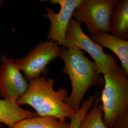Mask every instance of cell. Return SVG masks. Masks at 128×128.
Masks as SVG:
<instances>
[{"label": "cell", "mask_w": 128, "mask_h": 128, "mask_svg": "<svg viewBox=\"0 0 128 128\" xmlns=\"http://www.w3.org/2000/svg\"><path fill=\"white\" fill-rule=\"evenodd\" d=\"M37 116L36 112L23 109L17 102L0 99V123L4 124L8 128H13L21 120Z\"/></svg>", "instance_id": "11"}, {"label": "cell", "mask_w": 128, "mask_h": 128, "mask_svg": "<svg viewBox=\"0 0 128 128\" xmlns=\"http://www.w3.org/2000/svg\"><path fill=\"white\" fill-rule=\"evenodd\" d=\"M0 66V96L3 99L17 102L27 90L28 82L24 78L15 60L1 56Z\"/></svg>", "instance_id": "8"}, {"label": "cell", "mask_w": 128, "mask_h": 128, "mask_svg": "<svg viewBox=\"0 0 128 128\" xmlns=\"http://www.w3.org/2000/svg\"><path fill=\"white\" fill-rule=\"evenodd\" d=\"M69 123L50 116H37L24 119L14 124L12 128H68Z\"/></svg>", "instance_id": "12"}, {"label": "cell", "mask_w": 128, "mask_h": 128, "mask_svg": "<svg viewBox=\"0 0 128 128\" xmlns=\"http://www.w3.org/2000/svg\"><path fill=\"white\" fill-rule=\"evenodd\" d=\"M52 4L60 6V12H56L51 7L46 9V14L44 17L48 18L50 22V27L48 34L47 40L56 42L64 48V41L69 24L73 18L76 9L80 4L82 0H49Z\"/></svg>", "instance_id": "7"}, {"label": "cell", "mask_w": 128, "mask_h": 128, "mask_svg": "<svg viewBox=\"0 0 128 128\" xmlns=\"http://www.w3.org/2000/svg\"><path fill=\"white\" fill-rule=\"evenodd\" d=\"M64 48H75L86 52L94 60L101 74L104 75L120 67L114 56L106 53L102 46L95 43L86 34L81 24L72 18L64 41Z\"/></svg>", "instance_id": "4"}, {"label": "cell", "mask_w": 128, "mask_h": 128, "mask_svg": "<svg viewBox=\"0 0 128 128\" xmlns=\"http://www.w3.org/2000/svg\"><path fill=\"white\" fill-rule=\"evenodd\" d=\"M28 82L27 90L17 101L18 105L32 107L38 116H53L62 120L72 118L76 112L69 105L66 88L55 90V80L44 76Z\"/></svg>", "instance_id": "1"}, {"label": "cell", "mask_w": 128, "mask_h": 128, "mask_svg": "<svg viewBox=\"0 0 128 128\" xmlns=\"http://www.w3.org/2000/svg\"><path fill=\"white\" fill-rule=\"evenodd\" d=\"M110 34L128 40V0H118L115 5L110 19Z\"/></svg>", "instance_id": "10"}, {"label": "cell", "mask_w": 128, "mask_h": 128, "mask_svg": "<svg viewBox=\"0 0 128 128\" xmlns=\"http://www.w3.org/2000/svg\"><path fill=\"white\" fill-rule=\"evenodd\" d=\"M63 49L54 41L46 40L39 43L27 56L15 60V62L29 81L40 76L41 74H47L49 71L48 65L59 58Z\"/></svg>", "instance_id": "6"}, {"label": "cell", "mask_w": 128, "mask_h": 128, "mask_svg": "<svg viewBox=\"0 0 128 128\" xmlns=\"http://www.w3.org/2000/svg\"><path fill=\"white\" fill-rule=\"evenodd\" d=\"M128 76L122 67L104 75L100 101L107 128H128Z\"/></svg>", "instance_id": "3"}, {"label": "cell", "mask_w": 128, "mask_h": 128, "mask_svg": "<svg viewBox=\"0 0 128 128\" xmlns=\"http://www.w3.org/2000/svg\"><path fill=\"white\" fill-rule=\"evenodd\" d=\"M0 128H2V127L1 126V125H0Z\"/></svg>", "instance_id": "15"}, {"label": "cell", "mask_w": 128, "mask_h": 128, "mask_svg": "<svg viewBox=\"0 0 128 128\" xmlns=\"http://www.w3.org/2000/svg\"><path fill=\"white\" fill-rule=\"evenodd\" d=\"M89 37L95 43L112 51L118 58L122 68L128 75V40H122L106 32H101Z\"/></svg>", "instance_id": "9"}, {"label": "cell", "mask_w": 128, "mask_h": 128, "mask_svg": "<svg viewBox=\"0 0 128 128\" xmlns=\"http://www.w3.org/2000/svg\"><path fill=\"white\" fill-rule=\"evenodd\" d=\"M99 96L98 93L96 92L89 98L82 102L79 110L76 112L72 118L70 119L71 121L68 128H79V125L82 117L91 108L97 97Z\"/></svg>", "instance_id": "14"}, {"label": "cell", "mask_w": 128, "mask_h": 128, "mask_svg": "<svg viewBox=\"0 0 128 128\" xmlns=\"http://www.w3.org/2000/svg\"><path fill=\"white\" fill-rule=\"evenodd\" d=\"M90 109L82 117L79 128H107L103 120L102 107L99 96Z\"/></svg>", "instance_id": "13"}, {"label": "cell", "mask_w": 128, "mask_h": 128, "mask_svg": "<svg viewBox=\"0 0 128 128\" xmlns=\"http://www.w3.org/2000/svg\"><path fill=\"white\" fill-rule=\"evenodd\" d=\"M118 0H82L74 12L73 18L78 23H84L90 35L110 33V17Z\"/></svg>", "instance_id": "5"}, {"label": "cell", "mask_w": 128, "mask_h": 128, "mask_svg": "<svg viewBox=\"0 0 128 128\" xmlns=\"http://www.w3.org/2000/svg\"><path fill=\"white\" fill-rule=\"evenodd\" d=\"M59 58L64 64L61 73L68 76L71 84L68 103L76 112L80 108L88 90L94 86H102L104 80L95 62L84 56L82 51L63 48Z\"/></svg>", "instance_id": "2"}]
</instances>
